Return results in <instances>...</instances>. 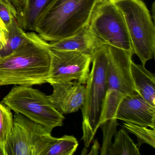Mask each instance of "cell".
<instances>
[{"label": "cell", "mask_w": 155, "mask_h": 155, "mask_svg": "<svg viewBox=\"0 0 155 155\" xmlns=\"http://www.w3.org/2000/svg\"><path fill=\"white\" fill-rule=\"evenodd\" d=\"M51 59L48 43L34 32L29 42L0 58V86L47 83Z\"/></svg>", "instance_id": "1"}, {"label": "cell", "mask_w": 155, "mask_h": 155, "mask_svg": "<svg viewBox=\"0 0 155 155\" xmlns=\"http://www.w3.org/2000/svg\"><path fill=\"white\" fill-rule=\"evenodd\" d=\"M98 0H55L39 19L35 27L46 41L70 37L88 24Z\"/></svg>", "instance_id": "2"}, {"label": "cell", "mask_w": 155, "mask_h": 155, "mask_svg": "<svg viewBox=\"0 0 155 155\" xmlns=\"http://www.w3.org/2000/svg\"><path fill=\"white\" fill-rule=\"evenodd\" d=\"M92 67L86 87L85 100L81 107L82 139L85 147H89L100 127L106 94L107 52L105 44L97 47L91 57Z\"/></svg>", "instance_id": "3"}, {"label": "cell", "mask_w": 155, "mask_h": 155, "mask_svg": "<svg viewBox=\"0 0 155 155\" xmlns=\"http://www.w3.org/2000/svg\"><path fill=\"white\" fill-rule=\"evenodd\" d=\"M105 45L107 59L106 94L101 125L115 119L116 111L122 99L137 93L130 73L133 52Z\"/></svg>", "instance_id": "4"}, {"label": "cell", "mask_w": 155, "mask_h": 155, "mask_svg": "<svg viewBox=\"0 0 155 155\" xmlns=\"http://www.w3.org/2000/svg\"><path fill=\"white\" fill-rule=\"evenodd\" d=\"M2 103L51 132L63 125L65 117L55 108L48 96L31 86H15Z\"/></svg>", "instance_id": "5"}, {"label": "cell", "mask_w": 155, "mask_h": 155, "mask_svg": "<svg viewBox=\"0 0 155 155\" xmlns=\"http://www.w3.org/2000/svg\"><path fill=\"white\" fill-rule=\"evenodd\" d=\"M115 4L124 17L132 52L145 66L155 56V28L149 11L142 0H123Z\"/></svg>", "instance_id": "6"}, {"label": "cell", "mask_w": 155, "mask_h": 155, "mask_svg": "<svg viewBox=\"0 0 155 155\" xmlns=\"http://www.w3.org/2000/svg\"><path fill=\"white\" fill-rule=\"evenodd\" d=\"M88 25L100 44L132 52L124 17L115 3L108 0H98Z\"/></svg>", "instance_id": "7"}, {"label": "cell", "mask_w": 155, "mask_h": 155, "mask_svg": "<svg viewBox=\"0 0 155 155\" xmlns=\"http://www.w3.org/2000/svg\"><path fill=\"white\" fill-rule=\"evenodd\" d=\"M57 138L42 125L15 113L13 130L5 145L4 155H44Z\"/></svg>", "instance_id": "8"}, {"label": "cell", "mask_w": 155, "mask_h": 155, "mask_svg": "<svg viewBox=\"0 0 155 155\" xmlns=\"http://www.w3.org/2000/svg\"><path fill=\"white\" fill-rule=\"evenodd\" d=\"M50 54V68L47 83L51 84L75 81L86 84L91 56L78 51L51 50Z\"/></svg>", "instance_id": "9"}, {"label": "cell", "mask_w": 155, "mask_h": 155, "mask_svg": "<svg viewBox=\"0 0 155 155\" xmlns=\"http://www.w3.org/2000/svg\"><path fill=\"white\" fill-rule=\"evenodd\" d=\"M116 119L155 129V107L137 93L126 96L115 114Z\"/></svg>", "instance_id": "10"}, {"label": "cell", "mask_w": 155, "mask_h": 155, "mask_svg": "<svg viewBox=\"0 0 155 155\" xmlns=\"http://www.w3.org/2000/svg\"><path fill=\"white\" fill-rule=\"evenodd\" d=\"M53 92L48 96L51 103L61 114L77 112L85 100L86 87L78 81L51 84Z\"/></svg>", "instance_id": "11"}, {"label": "cell", "mask_w": 155, "mask_h": 155, "mask_svg": "<svg viewBox=\"0 0 155 155\" xmlns=\"http://www.w3.org/2000/svg\"><path fill=\"white\" fill-rule=\"evenodd\" d=\"M100 45L87 24L70 37L48 43V48L51 50L78 51L92 57Z\"/></svg>", "instance_id": "12"}, {"label": "cell", "mask_w": 155, "mask_h": 155, "mask_svg": "<svg viewBox=\"0 0 155 155\" xmlns=\"http://www.w3.org/2000/svg\"><path fill=\"white\" fill-rule=\"evenodd\" d=\"M55 0H24L17 11V20L24 31H35L41 16Z\"/></svg>", "instance_id": "13"}, {"label": "cell", "mask_w": 155, "mask_h": 155, "mask_svg": "<svg viewBox=\"0 0 155 155\" xmlns=\"http://www.w3.org/2000/svg\"><path fill=\"white\" fill-rule=\"evenodd\" d=\"M130 73L137 93L150 105L155 107V75L148 71L145 65L136 64L132 61Z\"/></svg>", "instance_id": "14"}, {"label": "cell", "mask_w": 155, "mask_h": 155, "mask_svg": "<svg viewBox=\"0 0 155 155\" xmlns=\"http://www.w3.org/2000/svg\"><path fill=\"white\" fill-rule=\"evenodd\" d=\"M8 38L6 47L0 51V58L11 54L15 50L31 40L34 32L26 33L14 19L11 25L8 27Z\"/></svg>", "instance_id": "15"}, {"label": "cell", "mask_w": 155, "mask_h": 155, "mask_svg": "<svg viewBox=\"0 0 155 155\" xmlns=\"http://www.w3.org/2000/svg\"><path fill=\"white\" fill-rule=\"evenodd\" d=\"M137 146L130 137L125 130L120 129L115 134L113 143L110 145L107 155H140Z\"/></svg>", "instance_id": "16"}, {"label": "cell", "mask_w": 155, "mask_h": 155, "mask_svg": "<svg viewBox=\"0 0 155 155\" xmlns=\"http://www.w3.org/2000/svg\"><path fill=\"white\" fill-rule=\"evenodd\" d=\"M14 118L11 110L0 103V151L4 155L5 147L13 128Z\"/></svg>", "instance_id": "17"}, {"label": "cell", "mask_w": 155, "mask_h": 155, "mask_svg": "<svg viewBox=\"0 0 155 155\" xmlns=\"http://www.w3.org/2000/svg\"><path fill=\"white\" fill-rule=\"evenodd\" d=\"M78 145V142L74 136L65 135L57 138L44 155H72Z\"/></svg>", "instance_id": "18"}, {"label": "cell", "mask_w": 155, "mask_h": 155, "mask_svg": "<svg viewBox=\"0 0 155 155\" xmlns=\"http://www.w3.org/2000/svg\"><path fill=\"white\" fill-rule=\"evenodd\" d=\"M123 126L137 137L138 143L137 145L138 148L143 143L155 147V129H150L148 127L127 122L123 123Z\"/></svg>", "instance_id": "19"}, {"label": "cell", "mask_w": 155, "mask_h": 155, "mask_svg": "<svg viewBox=\"0 0 155 155\" xmlns=\"http://www.w3.org/2000/svg\"><path fill=\"white\" fill-rule=\"evenodd\" d=\"M18 12L11 0H0V19L9 27L14 19H17Z\"/></svg>", "instance_id": "20"}, {"label": "cell", "mask_w": 155, "mask_h": 155, "mask_svg": "<svg viewBox=\"0 0 155 155\" xmlns=\"http://www.w3.org/2000/svg\"><path fill=\"white\" fill-rule=\"evenodd\" d=\"M9 30L8 26L0 19V51L4 48L8 38Z\"/></svg>", "instance_id": "21"}, {"label": "cell", "mask_w": 155, "mask_h": 155, "mask_svg": "<svg viewBox=\"0 0 155 155\" xmlns=\"http://www.w3.org/2000/svg\"><path fill=\"white\" fill-rule=\"evenodd\" d=\"M14 6L16 7L17 11L21 8L24 0H11Z\"/></svg>", "instance_id": "22"}, {"label": "cell", "mask_w": 155, "mask_h": 155, "mask_svg": "<svg viewBox=\"0 0 155 155\" xmlns=\"http://www.w3.org/2000/svg\"><path fill=\"white\" fill-rule=\"evenodd\" d=\"M110 2L112 3H116L117 2H119L122 1L123 0H108Z\"/></svg>", "instance_id": "23"}, {"label": "cell", "mask_w": 155, "mask_h": 155, "mask_svg": "<svg viewBox=\"0 0 155 155\" xmlns=\"http://www.w3.org/2000/svg\"><path fill=\"white\" fill-rule=\"evenodd\" d=\"M0 155H2L1 152V151H0Z\"/></svg>", "instance_id": "24"}]
</instances>
